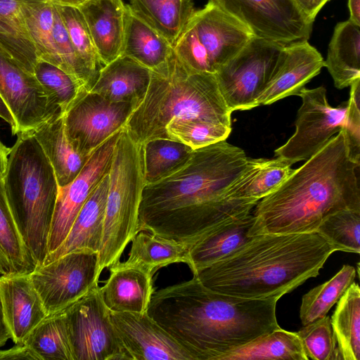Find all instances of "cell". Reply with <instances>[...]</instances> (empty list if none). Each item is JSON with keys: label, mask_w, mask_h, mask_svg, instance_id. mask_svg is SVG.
Masks as SVG:
<instances>
[{"label": "cell", "mask_w": 360, "mask_h": 360, "mask_svg": "<svg viewBox=\"0 0 360 360\" xmlns=\"http://www.w3.org/2000/svg\"><path fill=\"white\" fill-rule=\"evenodd\" d=\"M0 52L2 53V46H1V34L0 32Z\"/></svg>", "instance_id": "53"}, {"label": "cell", "mask_w": 360, "mask_h": 360, "mask_svg": "<svg viewBox=\"0 0 360 360\" xmlns=\"http://www.w3.org/2000/svg\"><path fill=\"white\" fill-rule=\"evenodd\" d=\"M308 359L337 360L338 352L330 317L326 316L296 332Z\"/></svg>", "instance_id": "43"}, {"label": "cell", "mask_w": 360, "mask_h": 360, "mask_svg": "<svg viewBox=\"0 0 360 360\" xmlns=\"http://www.w3.org/2000/svg\"><path fill=\"white\" fill-rule=\"evenodd\" d=\"M53 36L59 58V68L90 91L95 79L75 52L56 5Z\"/></svg>", "instance_id": "44"}, {"label": "cell", "mask_w": 360, "mask_h": 360, "mask_svg": "<svg viewBox=\"0 0 360 360\" xmlns=\"http://www.w3.org/2000/svg\"><path fill=\"white\" fill-rule=\"evenodd\" d=\"M338 359L360 360V288L353 282L337 302L330 317Z\"/></svg>", "instance_id": "33"}, {"label": "cell", "mask_w": 360, "mask_h": 360, "mask_svg": "<svg viewBox=\"0 0 360 360\" xmlns=\"http://www.w3.org/2000/svg\"><path fill=\"white\" fill-rule=\"evenodd\" d=\"M108 182L107 174L82 207L63 243L46 256L43 265L77 250L86 249L98 253L103 231Z\"/></svg>", "instance_id": "22"}, {"label": "cell", "mask_w": 360, "mask_h": 360, "mask_svg": "<svg viewBox=\"0 0 360 360\" xmlns=\"http://www.w3.org/2000/svg\"><path fill=\"white\" fill-rule=\"evenodd\" d=\"M125 263L139 266L151 275L160 268L174 263L189 264L190 247L186 244L140 231L131 239Z\"/></svg>", "instance_id": "30"}, {"label": "cell", "mask_w": 360, "mask_h": 360, "mask_svg": "<svg viewBox=\"0 0 360 360\" xmlns=\"http://www.w3.org/2000/svg\"><path fill=\"white\" fill-rule=\"evenodd\" d=\"M249 159L243 149L226 140L193 150L183 165L146 184L139 231L191 248L224 223L250 214L259 200L228 194Z\"/></svg>", "instance_id": "1"}, {"label": "cell", "mask_w": 360, "mask_h": 360, "mask_svg": "<svg viewBox=\"0 0 360 360\" xmlns=\"http://www.w3.org/2000/svg\"><path fill=\"white\" fill-rule=\"evenodd\" d=\"M323 67L321 54L308 40L284 46L271 79L257 99V106L298 95Z\"/></svg>", "instance_id": "18"}, {"label": "cell", "mask_w": 360, "mask_h": 360, "mask_svg": "<svg viewBox=\"0 0 360 360\" xmlns=\"http://www.w3.org/2000/svg\"><path fill=\"white\" fill-rule=\"evenodd\" d=\"M110 318L131 360H193L147 312L110 311Z\"/></svg>", "instance_id": "17"}, {"label": "cell", "mask_w": 360, "mask_h": 360, "mask_svg": "<svg viewBox=\"0 0 360 360\" xmlns=\"http://www.w3.org/2000/svg\"><path fill=\"white\" fill-rule=\"evenodd\" d=\"M56 6L75 52L96 81L103 65L100 61L82 12L75 6Z\"/></svg>", "instance_id": "41"}, {"label": "cell", "mask_w": 360, "mask_h": 360, "mask_svg": "<svg viewBox=\"0 0 360 360\" xmlns=\"http://www.w3.org/2000/svg\"><path fill=\"white\" fill-rule=\"evenodd\" d=\"M11 338V333L4 319L0 295V348L2 347Z\"/></svg>", "instance_id": "49"}, {"label": "cell", "mask_w": 360, "mask_h": 360, "mask_svg": "<svg viewBox=\"0 0 360 360\" xmlns=\"http://www.w3.org/2000/svg\"><path fill=\"white\" fill-rule=\"evenodd\" d=\"M65 313L75 360H131L110 321L99 285Z\"/></svg>", "instance_id": "11"}, {"label": "cell", "mask_w": 360, "mask_h": 360, "mask_svg": "<svg viewBox=\"0 0 360 360\" xmlns=\"http://www.w3.org/2000/svg\"><path fill=\"white\" fill-rule=\"evenodd\" d=\"M231 127L202 119L173 120L167 126L169 139L180 141L196 150L224 141Z\"/></svg>", "instance_id": "42"}, {"label": "cell", "mask_w": 360, "mask_h": 360, "mask_svg": "<svg viewBox=\"0 0 360 360\" xmlns=\"http://www.w3.org/2000/svg\"><path fill=\"white\" fill-rule=\"evenodd\" d=\"M359 168L340 131L258 201L249 236L314 232L332 213L360 210Z\"/></svg>", "instance_id": "3"}, {"label": "cell", "mask_w": 360, "mask_h": 360, "mask_svg": "<svg viewBox=\"0 0 360 360\" xmlns=\"http://www.w3.org/2000/svg\"><path fill=\"white\" fill-rule=\"evenodd\" d=\"M33 75L63 114L89 91L61 68L44 60L36 63Z\"/></svg>", "instance_id": "39"}, {"label": "cell", "mask_w": 360, "mask_h": 360, "mask_svg": "<svg viewBox=\"0 0 360 360\" xmlns=\"http://www.w3.org/2000/svg\"><path fill=\"white\" fill-rule=\"evenodd\" d=\"M359 28L349 20L338 23L328 44L324 66L339 89L360 78Z\"/></svg>", "instance_id": "26"}, {"label": "cell", "mask_w": 360, "mask_h": 360, "mask_svg": "<svg viewBox=\"0 0 360 360\" xmlns=\"http://www.w3.org/2000/svg\"><path fill=\"white\" fill-rule=\"evenodd\" d=\"M276 298L245 299L188 281L154 291L147 310L193 360L226 353L280 328Z\"/></svg>", "instance_id": "2"}, {"label": "cell", "mask_w": 360, "mask_h": 360, "mask_svg": "<svg viewBox=\"0 0 360 360\" xmlns=\"http://www.w3.org/2000/svg\"><path fill=\"white\" fill-rule=\"evenodd\" d=\"M6 197L22 238L37 267L48 255V240L58 196L54 170L31 133H20L3 178Z\"/></svg>", "instance_id": "6"}, {"label": "cell", "mask_w": 360, "mask_h": 360, "mask_svg": "<svg viewBox=\"0 0 360 360\" xmlns=\"http://www.w3.org/2000/svg\"><path fill=\"white\" fill-rule=\"evenodd\" d=\"M349 20L360 26V0H348Z\"/></svg>", "instance_id": "50"}, {"label": "cell", "mask_w": 360, "mask_h": 360, "mask_svg": "<svg viewBox=\"0 0 360 360\" xmlns=\"http://www.w3.org/2000/svg\"><path fill=\"white\" fill-rule=\"evenodd\" d=\"M245 25L253 37L282 46L308 40L313 22L292 0H209Z\"/></svg>", "instance_id": "13"}, {"label": "cell", "mask_w": 360, "mask_h": 360, "mask_svg": "<svg viewBox=\"0 0 360 360\" xmlns=\"http://www.w3.org/2000/svg\"><path fill=\"white\" fill-rule=\"evenodd\" d=\"M121 130L91 155L79 174L70 183L58 187L48 240V255L63 243L82 207L100 181L108 174L115 146Z\"/></svg>", "instance_id": "15"}, {"label": "cell", "mask_w": 360, "mask_h": 360, "mask_svg": "<svg viewBox=\"0 0 360 360\" xmlns=\"http://www.w3.org/2000/svg\"><path fill=\"white\" fill-rule=\"evenodd\" d=\"M292 164L281 157L250 158L246 169L229 189L231 197L259 200L277 189L291 174Z\"/></svg>", "instance_id": "31"}, {"label": "cell", "mask_w": 360, "mask_h": 360, "mask_svg": "<svg viewBox=\"0 0 360 360\" xmlns=\"http://www.w3.org/2000/svg\"><path fill=\"white\" fill-rule=\"evenodd\" d=\"M0 117L6 121L11 127L12 134H17V126L15 121L8 108L0 96Z\"/></svg>", "instance_id": "48"}, {"label": "cell", "mask_w": 360, "mask_h": 360, "mask_svg": "<svg viewBox=\"0 0 360 360\" xmlns=\"http://www.w3.org/2000/svg\"><path fill=\"white\" fill-rule=\"evenodd\" d=\"M27 27L39 59L59 68L53 30L55 6L48 0H23Z\"/></svg>", "instance_id": "37"}, {"label": "cell", "mask_w": 360, "mask_h": 360, "mask_svg": "<svg viewBox=\"0 0 360 360\" xmlns=\"http://www.w3.org/2000/svg\"><path fill=\"white\" fill-rule=\"evenodd\" d=\"M39 360L37 355L25 345H17L8 349H0V360Z\"/></svg>", "instance_id": "46"}, {"label": "cell", "mask_w": 360, "mask_h": 360, "mask_svg": "<svg viewBox=\"0 0 360 360\" xmlns=\"http://www.w3.org/2000/svg\"><path fill=\"white\" fill-rule=\"evenodd\" d=\"M295 121V131L290 138L275 150V156L292 164L307 160L320 150L335 134L346 127L347 101L332 107L323 86L304 88Z\"/></svg>", "instance_id": "12"}, {"label": "cell", "mask_w": 360, "mask_h": 360, "mask_svg": "<svg viewBox=\"0 0 360 360\" xmlns=\"http://www.w3.org/2000/svg\"><path fill=\"white\" fill-rule=\"evenodd\" d=\"M334 252L316 231L261 234L193 275L207 288L223 294L279 300L316 277Z\"/></svg>", "instance_id": "4"}, {"label": "cell", "mask_w": 360, "mask_h": 360, "mask_svg": "<svg viewBox=\"0 0 360 360\" xmlns=\"http://www.w3.org/2000/svg\"><path fill=\"white\" fill-rule=\"evenodd\" d=\"M31 134L50 162L59 187L70 183L91 156L81 154L69 141L63 113L53 116Z\"/></svg>", "instance_id": "24"}, {"label": "cell", "mask_w": 360, "mask_h": 360, "mask_svg": "<svg viewBox=\"0 0 360 360\" xmlns=\"http://www.w3.org/2000/svg\"><path fill=\"white\" fill-rule=\"evenodd\" d=\"M252 37L245 25L209 1L195 11L173 51L188 70L215 74Z\"/></svg>", "instance_id": "8"}, {"label": "cell", "mask_w": 360, "mask_h": 360, "mask_svg": "<svg viewBox=\"0 0 360 360\" xmlns=\"http://www.w3.org/2000/svg\"><path fill=\"white\" fill-rule=\"evenodd\" d=\"M146 184L155 182L183 165L193 150L171 139H155L143 144Z\"/></svg>", "instance_id": "38"}, {"label": "cell", "mask_w": 360, "mask_h": 360, "mask_svg": "<svg viewBox=\"0 0 360 360\" xmlns=\"http://www.w3.org/2000/svg\"><path fill=\"white\" fill-rule=\"evenodd\" d=\"M103 231L98 255L100 271L120 261L139 232V211L146 185L143 146L124 128L115 146L108 173Z\"/></svg>", "instance_id": "7"}, {"label": "cell", "mask_w": 360, "mask_h": 360, "mask_svg": "<svg viewBox=\"0 0 360 360\" xmlns=\"http://www.w3.org/2000/svg\"><path fill=\"white\" fill-rule=\"evenodd\" d=\"M98 252L77 250L37 267L30 274L47 316L62 311L98 285Z\"/></svg>", "instance_id": "10"}, {"label": "cell", "mask_w": 360, "mask_h": 360, "mask_svg": "<svg viewBox=\"0 0 360 360\" xmlns=\"http://www.w3.org/2000/svg\"><path fill=\"white\" fill-rule=\"evenodd\" d=\"M335 251L360 253V210L344 209L325 217L316 231Z\"/></svg>", "instance_id": "40"}, {"label": "cell", "mask_w": 360, "mask_h": 360, "mask_svg": "<svg viewBox=\"0 0 360 360\" xmlns=\"http://www.w3.org/2000/svg\"><path fill=\"white\" fill-rule=\"evenodd\" d=\"M37 264L25 245L9 207L0 179V274H30Z\"/></svg>", "instance_id": "32"}, {"label": "cell", "mask_w": 360, "mask_h": 360, "mask_svg": "<svg viewBox=\"0 0 360 360\" xmlns=\"http://www.w3.org/2000/svg\"><path fill=\"white\" fill-rule=\"evenodd\" d=\"M0 295L6 323L15 344L22 345L47 316L30 274L1 276Z\"/></svg>", "instance_id": "19"}, {"label": "cell", "mask_w": 360, "mask_h": 360, "mask_svg": "<svg viewBox=\"0 0 360 360\" xmlns=\"http://www.w3.org/2000/svg\"><path fill=\"white\" fill-rule=\"evenodd\" d=\"M110 268L105 284L99 287L102 300L110 311L147 312L154 292L150 274L124 262Z\"/></svg>", "instance_id": "21"}, {"label": "cell", "mask_w": 360, "mask_h": 360, "mask_svg": "<svg viewBox=\"0 0 360 360\" xmlns=\"http://www.w3.org/2000/svg\"><path fill=\"white\" fill-rule=\"evenodd\" d=\"M284 46L252 37L214 74L229 110H250L269 82Z\"/></svg>", "instance_id": "9"}, {"label": "cell", "mask_w": 360, "mask_h": 360, "mask_svg": "<svg viewBox=\"0 0 360 360\" xmlns=\"http://www.w3.org/2000/svg\"><path fill=\"white\" fill-rule=\"evenodd\" d=\"M11 148L6 146L0 140V179H3L7 167Z\"/></svg>", "instance_id": "51"}, {"label": "cell", "mask_w": 360, "mask_h": 360, "mask_svg": "<svg viewBox=\"0 0 360 360\" xmlns=\"http://www.w3.org/2000/svg\"><path fill=\"white\" fill-rule=\"evenodd\" d=\"M357 269L345 264L330 279L314 287L303 295L300 308L302 326H306L326 316L345 292L354 282Z\"/></svg>", "instance_id": "36"}, {"label": "cell", "mask_w": 360, "mask_h": 360, "mask_svg": "<svg viewBox=\"0 0 360 360\" xmlns=\"http://www.w3.org/2000/svg\"><path fill=\"white\" fill-rule=\"evenodd\" d=\"M0 96L15 121L17 135L31 133L53 116L63 113L34 75L1 52Z\"/></svg>", "instance_id": "16"}, {"label": "cell", "mask_w": 360, "mask_h": 360, "mask_svg": "<svg viewBox=\"0 0 360 360\" xmlns=\"http://www.w3.org/2000/svg\"><path fill=\"white\" fill-rule=\"evenodd\" d=\"M23 344L39 360H75L65 310L46 316L27 336Z\"/></svg>", "instance_id": "35"}, {"label": "cell", "mask_w": 360, "mask_h": 360, "mask_svg": "<svg viewBox=\"0 0 360 360\" xmlns=\"http://www.w3.org/2000/svg\"><path fill=\"white\" fill-rule=\"evenodd\" d=\"M22 2L23 0H0L2 53L33 74L39 58L27 27Z\"/></svg>", "instance_id": "28"}, {"label": "cell", "mask_w": 360, "mask_h": 360, "mask_svg": "<svg viewBox=\"0 0 360 360\" xmlns=\"http://www.w3.org/2000/svg\"><path fill=\"white\" fill-rule=\"evenodd\" d=\"M302 13L314 22L318 13L330 0H292Z\"/></svg>", "instance_id": "47"}, {"label": "cell", "mask_w": 360, "mask_h": 360, "mask_svg": "<svg viewBox=\"0 0 360 360\" xmlns=\"http://www.w3.org/2000/svg\"><path fill=\"white\" fill-rule=\"evenodd\" d=\"M151 71L131 58L120 56L100 70L89 91L113 102L136 103L146 93Z\"/></svg>", "instance_id": "23"}, {"label": "cell", "mask_w": 360, "mask_h": 360, "mask_svg": "<svg viewBox=\"0 0 360 360\" xmlns=\"http://www.w3.org/2000/svg\"><path fill=\"white\" fill-rule=\"evenodd\" d=\"M135 105L113 102L96 93L86 92L63 114L69 141L81 154L89 157L124 128Z\"/></svg>", "instance_id": "14"}, {"label": "cell", "mask_w": 360, "mask_h": 360, "mask_svg": "<svg viewBox=\"0 0 360 360\" xmlns=\"http://www.w3.org/2000/svg\"><path fill=\"white\" fill-rule=\"evenodd\" d=\"M55 5L79 7L86 0H48Z\"/></svg>", "instance_id": "52"}, {"label": "cell", "mask_w": 360, "mask_h": 360, "mask_svg": "<svg viewBox=\"0 0 360 360\" xmlns=\"http://www.w3.org/2000/svg\"><path fill=\"white\" fill-rule=\"evenodd\" d=\"M308 360L296 332L281 327L226 353L221 360Z\"/></svg>", "instance_id": "34"}, {"label": "cell", "mask_w": 360, "mask_h": 360, "mask_svg": "<svg viewBox=\"0 0 360 360\" xmlns=\"http://www.w3.org/2000/svg\"><path fill=\"white\" fill-rule=\"evenodd\" d=\"M121 56L135 60L150 71L162 67L172 55L173 46L129 8Z\"/></svg>", "instance_id": "27"}, {"label": "cell", "mask_w": 360, "mask_h": 360, "mask_svg": "<svg viewBox=\"0 0 360 360\" xmlns=\"http://www.w3.org/2000/svg\"><path fill=\"white\" fill-rule=\"evenodd\" d=\"M128 6L172 46L195 12L193 0H129Z\"/></svg>", "instance_id": "29"}, {"label": "cell", "mask_w": 360, "mask_h": 360, "mask_svg": "<svg viewBox=\"0 0 360 360\" xmlns=\"http://www.w3.org/2000/svg\"><path fill=\"white\" fill-rule=\"evenodd\" d=\"M103 65L121 56L128 13L122 0H86L78 7Z\"/></svg>", "instance_id": "20"}, {"label": "cell", "mask_w": 360, "mask_h": 360, "mask_svg": "<svg viewBox=\"0 0 360 360\" xmlns=\"http://www.w3.org/2000/svg\"><path fill=\"white\" fill-rule=\"evenodd\" d=\"M349 86L346 127L342 131L351 158L360 162V78Z\"/></svg>", "instance_id": "45"}, {"label": "cell", "mask_w": 360, "mask_h": 360, "mask_svg": "<svg viewBox=\"0 0 360 360\" xmlns=\"http://www.w3.org/2000/svg\"><path fill=\"white\" fill-rule=\"evenodd\" d=\"M231 112L214 74L188 70L173 52L160 68L151 71L148 89L136 103L124 127L137 143L169 139L173 120L202 119L231 127Z\"/></svg>", "instance_id": "5"}, {"label": "cell", "mask_w": 360, "mask_h": 360, "mask_svg": "<svg viewBox=\"0 0 360 360\" xmlns=\"http://www.w3.org/2000/svg\"><path fill=\"white\" fill-rule=\"evenodd\" d=\"M252 212L224 223L190 248L188 266L193 274L227 257L251 238Z\"/></svg>", "instance_id": "25"}]
</instances>
